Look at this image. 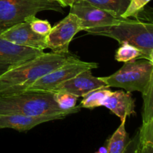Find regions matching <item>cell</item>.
<instances>
[{"mask_svg":"<svg viewBox=\"0 0 153 153\" xmlns=\"http://www.w3.org/2000/svg\"><path fill=\"white\" fill-rule=\"evenodd\" d=\"M69 54L46 53L14 66L0 75V97L17 94L26 91L37 79L73 58Z\"/></svg>","mask_w":153,"mask_h":153,"instance_id":"1","label":"cell"},{"mask_svg":"<svg viewBox=\"0 0 153 153\" xmlns=\"http://www.w3.org/2000/svg\"><path fill=\"white\" fill-rule=\"evenodd\" d=\"M79 105L69 111L62 110L55 100L53 92L25 91L17 94L0 97V114H21L38 117L45 115L77 113Z\"/></svg>","mask_w":153,"mask_h":153,"instance_id":"2","label":"cell"},{"mask_svg":"<svg viewBox=\"0 0 153 153\" xmlns=\"http://www.w3.org/2000/svg\"><path fill=\"white\" fill-rule=\"evenodd\" d=\"M91 34L111 37L120 44L127 43L140 49L143 59L153 62V24L139 19H126L118 25L87 31Z\"/></svg>","mask_w":153,"mask_h":153,"instance_id":"3","label":"cell"},{"mask_svg":"<svg viewBox=\"0 0 153 153\" xmlns=\"http://www.w3.org/2000/svg\"><path fill=\"white\" fill-rule=\"evenodd\" d=\"M100 79L109 88H123L126 92L139 91L142 94L153 80V62L146 59L126 62L114 73Z\"/></svg>","mask_w":153,"mask_h":153,"instance_id":"4","label":"cell"},{"mask_svg":"<svg viewBox=\"0 0 153 153\" xmlns=\"http://www.w3.org/2000/svg\"><path fill=\"white\" fill-rule=\"evenodd\" d=\"M44 10L64 13L57 0H0V28L24 22L28 16Z\"/></svg>","mask_w":153,"mask_h":153,"instance_id":"5","label":"cell"},{"mask_svg":"<svg viewBox=\"0 0 153 153\" xmlns=\"http://www.w3.org/2000/svg\"><path fill=\"white\" fill-rule=\"evenodd\" d=\"M98 66L97 63L86 62L74 56L61 67L37 79L26 91L53 92L58 85L73 79L82 72L97 68Z\"/></svg>","mask_w":153,"mask_h":153,"instance_id":"6","label":"cell"},{"mask_svg":"<svg viewBox=\"0 0 153 153\" xmlns=\"http://www.w3.org/2000/svg\"><path fill=\"white\" fill-rule=\"evenodd\" d=\"M70 13H74L80 19L82 31H85L118 25L126 19L94 6L85 0H76L70 7Z\"/></svg>","mask_w":153,"mask_h":153,"instance_id":"7","label":"cell"},{"mask_svg":"<svg viewBox=\"0 0 153 153\" xmlns=\"http://www.w3.org/2000/svg\"><path fill=\"white\" fill-rule=\"evenodd\" d=\"M82 31V22L74 13L66 17L52 27L47 35V48L54 53L69 54V46L77 33Z\"/></svg>","mask_w":153,"mask_h":153,"instance_id":"8","label":"cell"},{"mask_svg":"<svg viewBox=\"0 0 153 153\" xmlns=\"http://www.w3.org/2000/svg\"><path fill=\"white\" fill-rule=\"evenodd\" d=\"M0 36L1 38L21 46L41 51L47 49V35L34 32L25 21L4 28Z\"/></svg>","mask_w":153,"mask_h":153,"instance_id":"9","label":"cell"},{"mask_svg":"<svg viewBox=\"0 0 153 153\" xmlns=\"http://www.w3.org/2000/svg\"><path fill=\"white\" fill-rule=\"evenodd\" d=\"M103 88L109 87L102 82L100 77L93 76L92 72L89 70L82 72L73 79L58 85L53 91V93L64 91L79 98L84 97L85 94L94 90Z\"/></svg>","mask_w":153,"mask_h":153,"instance_id":"10","label":"cell"},{"mask_svg":"<svg viewBox=\"0 0 153 153\" xmlns=\"http://www.w3.org/2000/svg\"><path fill=\"white\" fill-rule=\"evenodd\" d=\"M4 28H0V35ZM43 51L14 44L0 36V64L14 66L43 53Z\"/></svg>","mask_w":153,"mask_h":153,"instance_id":"11","label":"cell"},{"mask_svg":"<svg viewBox=\"0 0 153 153\" xmlns=\"http://www.w3.org/2000/svg\"><path fill=\"white\" fill-rule=\"evenodd\" d=\"M66 114L30 117L21 114H0V129L12 128L19 132L28 131L34 127L49 121L64 119Z\"/></svg>","mask_w":153,"mask_h":153,"instance_id":"12","label":"cell"},{"mask_svg":"<svg viewBox=\"0 0 153 153\" xmlns=\"http://www.w3.org/2000/svg\"><path fill=\"white\" fill-rule=\"evenodd\" d=\"M102 106L108 108L121 120L135 114V102L129 92L112 91L105 100Z\"/></svg>","mask_w":153,"mask_h":153,"instance_id":"13","label":"cell"},{"mask_svg":"<svg viewBox=\"0 0 153 153\" xmlns=\"http://www.w3.org/2000/svg\"><path fill=\"white\" fill-rule=\"evenodd\" d=\"M126 118L121 120V124L108 141L106 153H123L129 140L126 130Z\"/></svg>","mask_w":153,"mask_h":153,"instance_id":"14","label":"cell"},{"mask_svg":"<svg viewBox=\"0 0 153 153\" xmlns=\"http://www.w3.org/2000/svg\"><path fill=\"white\" fill-rule=\"evenodd\" d=\"M108 88H99L88 93L82 97V100L81 101L79 106L81 108L88 109H94L102 106L105 100L112 92Z\"/></svg>","mask_w":153,"mask_h":153,"instance_id":"15","label":"cell"},{"mask_svg":"<svg viewBox=\"0 0 153 153\" xmlns=\"http://www.w3.org/2000/svg\"><path fill=\"white\" fill-rule=\"evenodd\" d=\"M94 6L121 16L125 12L130 0H85Z\"/></svg>","mask_w":153,"mask_h":153,"instance_id":"16","label":"cell"},{"mask_svg":"<svg viewBox=\"0 0 153 153\" xmlns=\"http://www.w3.org/2000/svg\"><path fill=\"white\" fill-rule=\"evenodd\" d=\"M137 153H153V121L142 123Z\"/></svg>","mask_w":153,"mask_h":153,"instance_id":"17","label":"cell"},{"mask_svg":"<svg viewBox=\"0 0 153 153\" xmlns=\"http://www.w3.org/2000/svg\"><path fill=\"white\" fill-rule=\"evenodd\" d=\"M138 59H143V55L141 51L127 43L120 44L115 53V60L119 62L126 63Z\"/></svg>","mask_w":153,"mask_h":153,"instance_id":"18","label":"cell"},{"mask_svg":"<svg viewBox=\"0 0 153 153\" xmlns=\"http://www.w3.org/2000/svg\"><path fill=\"white\" fill-rule=\"evenodd\" d=\"M142 97L143 100L142 123H146L153 121V80L142 93Z\"/></svg>","mask_w":153,"mask_h":153,"instance_id":"19","label":"cell"},{"mask_svg":"<svg viewBox=\"0 0 153 153\" xmlns=\"http://www.w3.org/2000/svg\"><path fill=\"white\" fill-rule=\"evenodd\" d=\"M54 100L62 110L69 111L76 106L78 97L69 93L64 91L54 92Z\"/></svg>","mask_w":153,"mask_h":153,"instance_id":"20","label":"cell"},{"mask_svg":"<svg viewBox=\"0 0 153 153\" xmlns=\"http://www.w3.org/2000/svg\"><path fill=\"white\" fill-rule=\"evenodd\" d=\"M24 21L28 22L31 30L38 34L48 35L52 29V26L49 21L38 19L34 15L28 16Z\"/></svg>","mask_w":153,"mask_h":153,"instance_id":"21","label":"cell"},{"mask_svg":"<svg viewBox=\"0 0 153 153\" xmlns=\"http://www.w3.org/2000/svg\"><path fill=\"white\" fill-rule=\"evenodd\" d=\"M150 1V0H130L125 12L122 14L121 17L124 19L134 17L138 19V16L142 10H143L145 6Z\"/></svg>","mask_w":153,"mask_h":153,"instance_id":"22","label":"cell"},{"mask_svg":"<svg viewBox=\"0 0 153 153\" xmlns=\"http://www.w3.org/2000/svg\"><path fill=\"white\" fill-rule=\"evenodd\" d=\"M139 144V133L137 131L135 135L129 139L123 153H137Z\"/></svg>","mask_w":153,"mask_h":153,"instance_id":"23","label":"cell"},{"mask_svg":"<svg viewBox=\"0 0 153 153\" xmlns=\"http://www.w3.org/2000/svg\"><path fill=\"white\" fill-rule=\"evenodd\" d=\"M62 7H71L76 0H57Z\"/></svg>","mask_w":153,"mask_h":153,"instance_id":"24","label":"cell"},{"mask_svg":"<svg viewBox=\"0 0 153 153\" xmlns=\"http://www.w3.org/2000/svg\"><path fill=\"white\" fill-rule=\"evenodd\" d=\"M9 67H10V66L8 65H1V64H0V75H1L3 73H4V72L9 68Z\"/></svg>","mask_w":153,"mask_h":153,"instance_id":"25","label":"cell"}]
</instances>
